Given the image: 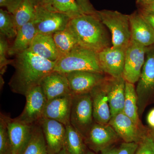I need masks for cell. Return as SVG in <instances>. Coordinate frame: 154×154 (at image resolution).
Wrapping results in <instances>:
<instances>
[{
    "label": "cell",
    "mask_w": 154,
    "mask_h": 154,
    "mask_svg": "<svg viewBox=\"0 0 154 154\" xmlns=\"http://www.w3.org/2000/svg\"><path fill=\"white\" fill-rule=\"evenodd\" d=\"M53 34L37 33L28 49L48 60L56 61L59 58V56Z\"/></svg>",
    "instance_id": "44dd1931"
},
{
    "label": "cell",
    "mask_w": 154,
    "mask_h": 154,
    "mask_svg": "<svg viewBox=\"0 0 154 154\" xmlns=\"http://www.w3.org/2000/svg\"><path fill=\"white\" fill-rule=\"evenodd\" d=\"M73 95L67 94L48 100L43 117L59 122L65 126L70 123Z\"/></svg>",
    "instance_id": "2e32d148"
},
{
    "label": "cell",
    "mask_w": 154,
    "mask_h": 154,
    "mask_svg": "<svg viewBox=\"0 0 154 154\" xmlns=\"http://www.w3.org/2000/svg\"><path fill=\"white\" fill-rule=\"evenodd\" d=\"M38 122L43 131L49 154H57L63 147L65 125L56 120L45 117Z\"/></svg>",
    "instance_id": "4fadbf2b"
},
{
    "label": "cell",
    "mask_w": 154,
    "mask_h": 154,
    "mask_svg": "<svg viewBox=\"0 0 154 154\" xmlns=\"http://www.w3.org/2000/svg\"><path fill=\"white\" fill-rule=\"evenodd\" d=\"M8 39L4 36L0 35V69L1 74L3 75L5 72L8 65L12 64L13 60L7 58L8 55L9 46Z\"/></svg>",
    "instance_id": "4dcf8cb0"
},
{
    "label": "cell",
    "mask_w": 154,
    "mask_h": 154,
    "mask_svg": "<svg viewBox=\"0 0 154 154\" xmlns=\"http://www.w3.org/2000/svg\"><path fill=\"white\" fill-rule=\"evenodd\" d=\"M86 154H96V153L92 151L91 150L89 149H88V150H87V153H86Z\"/></svg>",
    "instance_id": "7bdbcfd3"
},
{
    "label": "cell",
    "mask_w": 154,
    "mask_h": 154,
    "mask_svg": "<svg viewBox=\"0 0 154 154\" xmlns=\"http://www.w3.org/2000/svg\"><path fill=\"white\" fill-rule=\"evenodd\" d=\"M145 61L136 88L140 117L154 93V49L146 51Z\"/></svg>",
    "instance_id": "8992f818"
},
{
    "label": "cell",
    "mask_w": 154,
    "mask_h": 154,
    "mask_svg": "<svg viewBox=\"0 0 154 154\" xmlns=\"http://www.w3.org/2000/svg\"><path fill=\"white\" fill-rule=\"evenodd\" d=\"M6 116L0 115V154H12Z\"/></svg>",
    "instance_id": "f546056e"
},
{
    "label": "cell",
    "mask_w": 154,
    "mask_h": 154,
    "mask_svg": "<svg viewBox=\"0 0 154 154\" xmlns=\"http://www.w3.org/2000/svg\"><path fill=\"white\" fill-rule=\"evenodd\" d=\"M104 83L112 117L123 112L126 81L123 77L114 78L108 76Z\"/></svg>",
    "instance_id": "ac0fdd59"
},
{
    "label": "cell",
    "mask_w": 154,
    "mask_h": 154,
    "mask_svg": "<svg viewBox=\"0 0 154 154\" xmlns=\"http://www.w3.org/2000/svg\"><path fill=\"white\" fill-rule=\"evenodd\" d=\"M119 147H116L115 146L110 147L100 152V154H117L118 152Z\"/></svg>",
    "instance_id": "f35d334b"
},
{
    "label": "cell",
    "mask_w": 154,
    "mask_h": 154,
    "mask_svg": "<svg viewBox=\"0 0 154 154\" xmlns=\"http://www.w3.org/2000/svg\"><path fill=\"white\" fill-rule=\"evenodd\" d=\"M15 56L11 64L15 71L8 83L11 91L15 94L26 96L54 71L55 62L48 60L29 49Z\"/></svg>",
    "instance_id": "6da1fadb"
},
{
    "label": "cell",
    "mask_w": 154,
    "mask_h": 154,
    "mask_svg": "<svg viewBox=\"0 0 154 154\" xmlns=\"http://www.w3.org/2000/svg\"><path fill=\"white\" fill-rule=\"evenodd\" d=\"M72 95L90 94L107 78L105 74L90 71H74L66 74Z\"/></svg>",
    "instance_id": "8fae6325"
},
{
    "label": "cell",
    "mask_w": 154,
    "mask_h": 154,
    "mask_svg": "<svg viewBox=\"0 0 154 154\" xmlns=\"http://www.w3.org/2000/svg\"><path fill=\"white\" fill-rule=\"evenodd\" d=\"M22 154H50L43 131L38 122L33 125L31 137Z\"/></svg>",
    "instance_id": "cb8c5ba5"
},
{
    "label": "cell",
    "mask_w": 154,
    "mask_h": 154,
    "mask_svg": "<svg viewBox=\"0 0 154 154\" xmlns=\"http://www.w3.org/2000/svg\"><path fill=\"white\" fill-rule=\"evenodd\" d=\"M40 85L48 100L72 94L65 74L54 71L42 81Z\"/></svg>",
    "instance_id": "ffe728a7"
},
{
    "label": "cell",
    "mask_w": 154,
    "mask_h": 154,
    "mask_svg": "<svg viewBox=\"0 0 154 154\" xmlns=\"http://www.w3.org/2000/svg\"><path fill=\"white\" fill-rule=\"evenodd\" d=\"M154 0H136L137 3L139 6L140 8L144 7L148 4L153 2Z\"/></svg>",
    "instance_id": "ab89813d"
},
{
    "label": "cell",
    "mask_w": 154,
    "mask_h": 154,
    "mask_svg": "<svg viewBox=\"0 0 154 154\" xmlns=\"http://www.w3.org/2000/svg\"><path fill=\"white\" fill-rule=\"evenodd\" d=\"M25 96L26 102L25 108L16 118L26 124L32 125L43 117L47 99L40 85L31 89Z\"/></svg>",
    "instance_id": "30bf717a"
},
{
    "label": "cell",
    "mask_w": 154,
    "mask_h": 154,
    "mask_svg": "<svg viewBox=\"0 0 154 154\" xmlns=\"http://www.w3.org/2000/svg\"><path fill=\"white\" fill-rule=\"evenodd\" d=\"M17 28L13 14L7 10H0V35L7 39L16 37Z\"/></svg>",
    "instance_id": "f1b7e54d"
},
{
    "label": "cell",
    "mask_w": 154,
    "mask_h": 154,
    "mask_svg": "<svg viewBox=\"0 0 154 154\" xmlns=\"http://www.w3.org/2000/svg\"><path fill=\"white\" fill-rule=\"evenodd\" d=\"M94 122L90 94L73 95L70 123L85 139Z\"/></svg>",
    "instance_id": "5b68a950"
},
{
    "label": "cell",
    "mask_w": 154,
    "mask_h": 154,
    "mask_svg": "<svg viewBox=\"0 0 154 154\" xmlns=\"http://www.w3.org/2000/svg\"><path fill=\"white\" fill-rule=\"evenodd\" d=\"M36 6L32 0H22L13 14L17 30L33 21L36 15Z\"/></svg>",
    "instance_id": "4316f807"
},
{
    "label": "cell",
    "mask_w": 154,
    "mask_h": 154,
    "mask_svg": "<svg viewBox=\"0 0 154 154\" xmlns=\"http://www.w3.org/2000/svg\"><path fill=\"white\" fill-rule=\"evenodd\" d=\"M66 128L64 147L70 154H86L88 147L82 136L70 124Z\"/></svg>",
    "instance_id": "603a6c76"
},
{
    "label": "cell",
    "mask_w": 154,
    "mask_h": 154,
    "mask_svg": "<svg viewBox=\"0 0 154 154\" xmlns=\"http://www.w3.org/2000/svg\"><path fill=\"white\" fill-rule=\"evenodd\" d=\"M54 71L68 73L74 71H90L104 73L99 64L98 53L77 46L55 62Z\"/></svg>",
    "instance_id": "3957f363"
},
{
    "label": "cell",
    "mask_w": 154,
    "mask_h": 154,
    "mask_svg": "<svg viewBox=\"0 0 154 154\" xmlns=\"http://www.w3.org/2000/svg\"><path fill=\"white\" fill-rule=\"evenodd\" d=\"M137 146L136 143H122L119 147L117 154H134Z\"/></svg>",
    "instance_id": "d6a6232c"
},
{
    "label": "cell",
    "mask_w": 154,
    "mask_h": 154,
    "mask_svg": "<svg viewBox=\"0 0 154 154\" xmlns=\"http://www.w3.org/2000/svg\"><path fill=\"white\" fill-rule=\"evenodd\" d=\"M139 12L145 19L151 25L154 29V14H148L140 10Z\"/></svg>",
    "instance_id": "d590c367"
},
{
    "label": "cell",
    "mask_w": 154,
    "mask_h": 154,
    "mask_svg": "<svg viewBox=\"0 0 154 154\" xmlns=\"http://www.w3.org/2000/svg\"><path fill=\"white\" fill-rule=\"evenodd\" d=\"M131 40L144 47L154 44V29L139 12L128 15Z\"/></svg>",
    "instance_id": "e0dca14e"
},
{
    "label": "cell",
    "mask_w": 154,
    "mask_h": 154,
    "mask_svg": "<svg viewBox=\"0 0 154 154\" xmlns=\"http://www.w3.org/2000/svg\"><path fill=\"white\" fill-rule=\"evenodd\" d=\"M150 135L151 137H152V139L154 143V132H152V133Z\"/></svg>",
    "instance_id": "ee69618b"
},
{
    "label": "cell",
    "mask_w": 154,
    "mask_h": 154,
    "mask_svg": "<svg viewBox=\"0 0 154 154\" xmlns=\"http://www.w3.org/2000/svg\"><path fill=\"white\" fill-rule=\"evenodd\" d=\"M147 122L149 126L154 129V108L149 112L147 116Z\"/></svg>",
    "instance_id": "74e56055"
},
{
    "label": "cell",
    "mask_w": 154,
    "mask_h": 154,
    "mask_svg": "<svg viewBox=\"0 0 154 154\" xmlns=\"http://www.w3.org/2000/svg\"><path fill=\"white\" fill-rule=\"evenodd\" d=\"M12 154H22L30 140L33 125L6 116Z\"/></svg>",
    "instance_id": "5bb4252c"
},
{
    "label": "cell",
    "mask_w": 154,
    "mask_h": 154,
    "mask_svg": "<svg viewBox=\"0 0 154 154\" xmlns=\"http://www.w3.org/2000/svg\"><path fill=\"white\" fill-rule=\"evenodd\" d=\"M22 0H0L1 7L6 8L12 14H14Z\"/></svg>",
    "instance_id": "836d02e7"
},
{
    "label": "cell",
    "mask_w": 154,
    "mask_h": 154,
    "mask_svg": "<svg viewBox=\"0 0 154 154\" xmlns=\"http://www.w3.org/2000/svg\"><path fill=\"white\" fill-rule=\"evenodd\" d=\"M96 15L112 35V47L126 50L131 41L129 16L117 11H96Z\"/></svg>",
    "instance_id": "277c9868"
},
{
    "label": "cell",
    "mask_w": 154,
    "mask_h": 154,
    "mask_svg": "<svg viewBox=\"0 0 154 154\" xmlns=\"http://www.w3.org/2000/svg\"><path fill=\"white\" fill-rule=\"evenodd\" d=\"M125 51L111 46L98 53L99 64L104 74L112 78L122 77Z\"/></svg>",
    "instance_id": "7c38bea8"
},
{
    "label": "cell",
    "mask_w": 154,
    "mask_h": 154,
    "mask_svg": "<svg viewBox=\"0 0 154 154\" xmlns=\"http://www.w3.org/2000/svg\"><path fill=\"white\" fill-rule=\"evenodd\" d=\"M109 124L124 142L138 143L146 135L140 129L141 127L136 124L123 112L111 117Z\"/></svg>",
    "instance_id": "9a60e30c"
},
{
    "label": "cell",
    "mask_w": 154,
    "mask_h": 154,
    "mask_svg": "<svg viewBox=\"0 0 154 154\" xmlns=\"http://www.w3.org/2000/svg\"><path fill=\"white\" fill-rule=\"evenodd\" d=\"M123 113L140 127L137 105V98L134 84L126 82Z\"/></svg>",
    "instance_id": "484cf974"
},
{
    "label": "cell",
    "mask_w": 154,
    "mask_h": 154,
    "mask_svg": "<svg viewBox=\"0 0 154 154\" xmlns=\"http://www.w3.org/2000/svg\"><path fill=\"white\" fill-rule=\"evenodd\" d=\"M71 19L66 15L37 5L36 15L33 22L37 33L53 34L66 29Z\"/></svg>",
    "instance_id": "52a82bcc"
},
{
    "label": "cell",
    "mask_w": 154,
    "mask_h": 154,
    "mask_svg": "<svg viewBox=\"0 0 154 154\" xmlns=\"http://www.w3.org/2000/svg\"><path fill=\"white\" fill-rule=\"evenodd\" d=\"M105 80L95 87L90 93L93 102L94 122L104 124L109 123L111 118L108 97L104 83Z\"/></svg>",
    "instance_id": "d6986e66"
},
{
    "label": "cell",
    "mask_w": 154,
    "mask_h": 154,
    "mask_svg": "<svg viewBox=\"0 0 154 154\" xmlns=\"http://www.w3.org/2000/svg\"><path fill=\"white\" fill-rule=\"evenodd\" d=\"M57 154H70L66 150V149L64 147H63V148L61 150L60 152H59Z\"/></svg>",
    "instance_id": "b9f144b4"
},
{
    "label": "cell",
    "mask_w": 154,
    "mask_h": 154,
    "mask_svg": "<svg viewBox=\"0 0 154 154\" xmlns=\"http://www.w3.org/2000/svg\"><path fill=\"white\" fill-rule=\"evenodd\" d=\"M53 36L59 58L79 46L74 36L67 28L53 33Z\"/></svg>",
    "instance_id": "83f0119b"
},
{
    "label": "cell",
    "mask_w": 154,
    "mask_h": 154,
    "mask_svg": "<svg viewBox=\"0 0 154 154\" xmlns=\"http://www.w3.org/2000/svg\"><path fill=\"white\" fill-rule=\"evenodd\" d=\"M134 154H154V143L150 135H145L138 143Z\"/></svg>",
    "instance_id": "1f68e13d"
},
{
    "label": "cell",
    "mask_w": 154,
    "mask_h": 154,
    "mask_svg": "<svg viewBox=\"0 0 154 154\" xmlns=\"http://www.w3.org/2000/svg\"><path fill=\"white\" fill-rule=\"evenodd\" d=\"M37 5H39L44 7L46 3L47 2L48 0H32Z\"/></svg>",
    "instance_id": "60d3db41"
},
{
    "label": "cell",
    "mask_w": 154,
    "mask_h": 154,
    "mask_svg": "<svg viewBox=\"0 0 154 154\" xmlns=\"http://www.w3.org/2000/svg\"><path fill=\"white\" fill-rule=\"evenodd\" d=\"M105 27L96 13L72 18L66 28L79 46L99 53L110 47V39Z\"/></svg>",
    "instance_id": "7a4b0ae2"
},
{
    "label": "cell",
    "mask_w": 154,
    "mask_h": 154,
    "mask_svg": "<svg viewBox=\"0 0 154 154\" xmlns=\"http://www.w3.org/2000/svg\"><path fill=\"white\" fill-rule=\"evenodd\" d=\"M37 33L33 21L22 26L18 30L14 42L9 48L8 55L16 56L29 49Z\"/></svg>",
    "instance_id": "7402d4cb"
},
{
    "label": "cell",
    "mask_w": 154,
    "mask_h": 154,
    "mask_svg": "<svg viewBox=\"0 0 154 154\" xmlns=\"http://www.w3.org/2000/svg\"><path fill=\"white\" fill-rule=\"evenodd\" d=\"M147 47L131 40L125 51L122 77L128 82L134 84L140 77L146 59Z\"/></svg>",
    "instance_id": "9c48e42d"
},
{
    "label": "cell",
    "mask_w": 154,
    "mask_h": 154,
    "mask_svg": "<svg viewBox=\"0 0 154 154\" xmlns=\"http://www.w3.org/2000/svg\"><path fill=\"white\" fill-rule=\"evenodd\" d=\"M83 12L86 14H96V11L94 8L89 0H75Z\"/></svg>",
    "instance_id": "e575fe53"
},
{
    "label": "cell",
    "mask_w": 154,
    "mask_h": 154,
    "mask_svg": "<svg viewBox=\"0 0 154 154\" xmlns=\"http://www.w3.org/2000/svg\"><path fill=\"white\" fill-rule=\"evenodd\" d=\"M43 7L49 11L66 15L71 19L85 14L75 0H48Z\"/></svg>",
    "instance_id": "d4e9b609"
},
{
    "label": "cell",
    "mask_w": 154,
    "mask_h": 154,
    "mask_svg": "<svg viewBox=\"0 0 154 154\" xmlns=\"http://www.w3.org/2000/svg\"><path fill=\"white\" fill-rule=\"evenodd\" d=\"M120 137L111 125L94 122L84 139L88 149L94 152H101L113 146Z\"/></svg>",
    "instance_id": "ba28073f"
},
{
    "label": "cell",
    "mask_w": 154,
    "mask_h": 154,
    "mask_svg": "<svg viewBox=\"0 0 154 154\" xmlns=\"http://www.w3.org/2000/svg\"><path fill=\"white\" fill-rule=\"evenodd\" d=\"M140 11L148 14H154V1L147 5L140 8Z\"/></svg>",
    "instance_id": "8d00e7d4"
}]
</instances>
